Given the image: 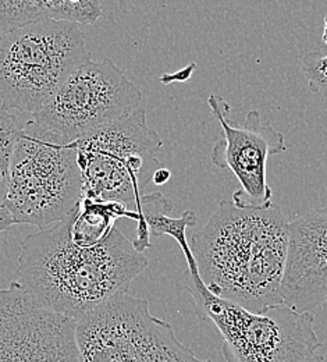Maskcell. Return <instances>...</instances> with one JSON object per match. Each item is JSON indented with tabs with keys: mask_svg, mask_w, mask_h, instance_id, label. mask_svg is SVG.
<instances>
[{
	"mask_svg": "<svg viewBox=\"0 0 327 362\" xmlns=\"http://www.w3.org/2000/svg\"><path fill=\"white\" fill-rule=\"evenodd\" d=\"M13 225H14V222H13L11 216H10L8 212L0 205V233L8 230Z\"/></svg>",
	"mask_w": 327,
	"mask_h": 362,
	"instance_id": "ac0fdd59",
	"label": "cell"
},
{
	"mask_svg": "<svg viewBox=\"0 0 327 362\" xmlns=\"http://www.w3.org/2000/svg\"><path fill=\"white\" fill-rule=\"evenodd\" d=\"M80 24L40 18L0 33V107L35 113L90 60Z\"/></svg>",
	"mask_w": 327,
	"mask_h": 362,
	"instance_id": "277c9868",
	"label": "cell"
},
{
	"mask_svg": "<svg viewBox=\"0 0 327 362\" xmlns=\"http://www.w3.org/2000/svg\"><path fill=\"white\" fill-rule=\"evenodd\" d=\"M83 173V198L117 202L137 209L142 189L156 169L163 142L148 127L146 113L138 109L131 116L109 124L74 142Z\"/></svg>",
	"mask_w": 327,
	"mask_h": 362,
	"instance_id": "8992f818",
	"label": "cell"
},
{
	"mask_svg": "<svg viewBox=\"0 0 327 362\" xmlns=\"http://www.w3.org/2000/svg\"><path fill=\"white\" fill-rule=\"evenodd\" d=\"M194 66H195V64H191V66H188L186 70L177 71V73H173V74H163V76L160 77V81H162L163 84H170V83H173V81H177V83H180V81H187L188 78H189V76H184V73H187L188 70H191Z\"/></svg>",
	"mask_w": 327,
	"mask_h": 362,
	"instance_id": "2e32d148",
	"label": "cell"
},
{
	"mask_svg": "<svg viewBox=\"0 0 327 362\" xmlns=\"http://www.w3.org/2000/svg\"><path fill=\"white\" fill-rule=\"evenodd\" d=\"M213 116L223 129V138L212 148L210 158L219 169H227L241 184L233 202L241 206H265L272 202V188L266 180L268 159L287 151L284 136L262 123L261 113L251 110L242 124L229 120L230 106L219 96L208 99Z\"/></svg>",
	"mask_w": 327,
	"mask_h": 362,
	"instance_id": "30bf717a",
	"label": "cell"
},
{
	"mask_svg": "<svg viewBox=\"0 0 327 362\" xmlns=\"http://www.w3.org/2000/svg\"><path fill=\"white\" fill-rule=\"evenodd\" d=\"M288 230L281 300L288 308L311 313L327 303V208L290 222Z\"/></svg>",
	"mask_w": 327,
	"mask_h": 362,
	"instance_id": "8fae6325",
	"label": "cell"
},
{
	"mask_svg": "<svg viewBox=\"0 0 327 362\" xmlns=\"http://www.w3.org/2000/svg\"><path fill=\"white\" fill-rule=\"evenodd\" d=\"M323 41L327 45V16L325 17V33H323Z\"/></svg>",
	"mask_w": 327,
	"mask_h": 362,
	"instance_id": "d6986e66",
	"label": "cell"
},
{
	"mask_svg": "<svg viewBox=\"0 0 327 362\" xmlns=\"http://www.w3.org/2000/svg\"><path fill=\"white\" fill-rule=\"evenodd\" d=\"M83 188L76 145L57 142L27 122L13 151L1 204L14 225L44 230L64 221L80 206Z\"/></svg>",
	"mask_w": 327,
	"mask_h": 362,
	"instance_id": "5b68a950",
	"label": "cell"
},
{
	"mask_svg": "<svg viewBox=\"0 0 327 362\" xmlns=\"http://www.w3.org/2000/svg\"><path fill=\"white\" fill-rule=\"evenodd\" d=\"M172 177V172L166 168H159L155 170L153 176H152V182L156 184V185H163L166 184L167 181L170 180Z\"/></svg>",
	"mask_w": 327,
	"mask_h": 362,
	"instance_id": "e0dca14e",
	"label": "cell"
},
{
	"mask_svg": "<svg viewBox=\"0 0 327 362\" xmlns=\"http://www.w3.org/2000/svg\"><path fill=\"white\" fill-rule=\"evenodd\" d=\"M326 304H327V303H326Z\"/></svg>",
	"mask_w": 327,
	"mask_h": 362,
	"instance_id": "ffe728a7",
	"label": "cell"
},
{
	"mask_svg": "<svg viewBox=\"0 0 327 362\" xmlns=\"http://www.w3.org/2000/svg\"><path fill=\"white\" fill-rule=\"evenodd\" d=\"M23 130V123L16 116L0 107V205L3 204L7 192L13 151Z\"/></svg>",
	"mask_w": 327,
	"mask_h": 362,
	"instance_id": "5bb4252c",
	"label": "cell"
},
{
	"mask_svg": "<svg viewBox=\"0 0 327 362\" xmlns=\"http://www.w3.org/2000/svg\"><path fill=\"white\" fill-rule=\"evenodd\" d=\"M80 362H210L201 360L155 317L146 300L129 293L100 304L76 320Z\"/></svg>",
	"mask_w": 327,
	"mask_h": 362,
	"instance_id": "52a82bcc",
	"label": "cell"
},
{
	"mask_svg": "<svg viewBox=\"0 0 327 362\" xmlns=\"http://www.w3.org/2000/svg\"><path fill=\"white\" fill-rule=\"evenodd\" d=\"M70 215L23 240L16 281L47 310L77 320L129 293L148 259L116 227L95 244L74 241Z\"/></svg>",
	"mask_w": 327,
	"mask_h": 362,
	"instance_id": "6da1fadb",
	"label": "cell"
},
{
	"mask_svg": "<svg viewBox=\"0 0 327 362\" xmlns=\"http://www.w3.org/2000/svg\"><path fill=\"white\" fill-rule=\"evenodd\" d=\"M173 204L162 192H150L141 195L137 205V238L133 241L134 247L143 252L150 247L149 234L155 237L170 235L177 241L182 251L189 248L187 238L188 227L196 226L198 218L194 211H186L180 218H172Z\"/></svg>",
	"mask_w": 327,
	"mask_h": 362,
	"instance_id": "4fadbf2b",
	"label": "cell"
},
{
	"mask_svg": "<svg viewBox=\"0 0 327 362\" xmlns=\"http://www.w3.org/2000/svg\"><path fill=\"white\" fill-rule=\"evenodd\" d=\"M188 269L184 290L191 294L199 320H212L223 337L226 362H323L311 313L278 305L263 314L213 296L203 284L192 251L183 254Z\"/></svg>",
	"mask_w": 327,
	"mask_h": 362,
	"instance_id": "3957f363",
	"label": "cell"
},
{
	"mask_svg": "<svg viewBox=\"0 0 327 362\" xmlns=\"http://www.w3.org/2000/svg\"><path fill=\"white\" fill-rule=\"evenodd\" d=\"M288 225L278 204L256 208L222 201L203 230L188 240L205 287L256 314L283 305Z\"/></svg>",
	"mask_w": 327,
	"mask_h": 362,
	"instance_id": "7a4b0ae2",
	"label": "cell"
},
{
	"mask_svg": "<svg viewBox=\"0 0 327 362\" xmlns=\"http://www.w3.org/2000/svg\"><path fill=\"white\" fill-rule=\"evenodd\" d=\"M102 13L100 0H0V33L40 18L94 25Z\"/></svg>",
	"mask_w": 327,
	"mask_h": 362,
	"instance_id": "7c38bea8",
	"label": "cell"
},
{
	"mask_svg": "<svg viewBox=\"0 0 327 362\" xmlns=\"http://www.w3.org/2000/svg\"><path fill=\"white\" fill-rule=\"evenodd\" d=\"M142 93L110 59L78 66L32 113L52 139L74 144L140 109Z\"/></svg>",
	"mask_w": 327,
	"mask_h": 362,
	"instance_id": "ba28073f",
	"label": "cell"
},
{
	"mask_svg": "<svg viewBox=\"0 0 327 362\" xmlns=\"http://www.w3.org/2000/svg\"><path fill=\"white\" fill-rule=\"evenodd\" d=\"M302 71L309 90L327 99V53L308 52L302 57Z\"/></svg>",
	"mask_w": 327,
	"mask_h": 362,
	"instance_id": "9a60e30c",
	"label": "cell"
},
{
	"mask_svg": "<svg viewBox=\"0 0 327 362\" xmlns=\"http://www.w3.org/2000/svg\"><path fill=\"white\" fill-rule=\"evenodd\" d=\"M0 362H80L76 320L47 310L11 281L0 288Z\"/></svg>",
	"mask_w": 327,
	"mask_h": 362,
	"instance_id": "9c48e42d",
	"label": "cell"
}]
</instances>
